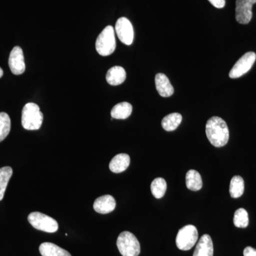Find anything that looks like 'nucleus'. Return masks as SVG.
<instances>
[{
    "label": "nucleus",
    "mask_w": 256,
    "mask_h": 256,
    "mask_svg": "<svg viewBox=\"0 0 256 256\" xmlns=\"http://www.w3.org/2000/svg\"><path fill=\"white\" fill-rule=\"evenodd\" d=\"M3 74H4V72H3L2 69L1 67H0V78L2 77Z\"/></svg>",
    "instance_id": "bb28decb"
},
{
    "label": "nucleus",
    "mask_w": 256,
    "mask_h": 256,
    "mask_svg": "<svg viewBox=\"0 0 256 256\" xmlns=\"http://www.w3.org/2000/svg\"><path fill=\"white\" fill-rule=\"evenodd\" d=\"M9 66L12 73L21 75L25 72L24 57L21 47L15 46L12 50L9 58Z\"/></svg>",
    "instance_id": "9d476101"
},
{
    "label": "nucleus",
    "mask_w": 256,
    "mask_h": 256,
    "mask_svg": "<svg viewBox=\"0 0 256 256\" xmlns=\"http://www.w3.org/2000/svg\"><path fill=\"white\" fill-rule=\"evenodd\" d=\"M43 114L36 104L28 102L24 107L22 112V124L28 130L40 129L43 122Z\"/></svg>",
    "instance_id": "f03ea898"
},
{
    "label": "nucleus",
    "mask_w": 256,
    "mask_h": 256,
    "mask_svg": "<svg viewBox=\"0 0 256 256\" xmlns=\"http://www.w3.org/2000/svg\"><path fill=\"white\" fill-rule=\"evenodd\" d=\"M234 224L237 228H246L249 224L248 214L246 210L240 208L234 214Z\"/></svg>",
    "instance_id": "5701e85b"
},
{
    "label": "nucleus",
    "mask_w": 256,
    "mask_h": 256,
    "mask_svg": "<svg viewBox=\"0 0 256 256\" xmlns=\"http://www.w3.org/2000/svg\"><path fill=\"white\" fill-rule=\"evenodd\" d=\"M166 191V182L164 178H154L151 184V192L156 198H161L164 196Z\"/></svg>",
    "instance_id": "4be33fe9"
},
{
    "label": "nucleus",
    "mask_w": 256,
    "mask_h": 256,
    "mask_svg": "<svg viewBox=\"0 0 256 256\" xmlns=\"http://www.w3.org/2000/svg\"><path fill=\"white\" fill-rule=\"evenodd\" d=\"M126 72L122 67H112L108 70L106 74V80L111 86H118L126 80Z\"/></svg>",
    "instance_id": "2eb2a0df"
},
{
    "label": "nucleus",
    "mask_w": 256,
    "mask_h": 256,
    "mask_svg": "<svg viewBox=\"0 0 256 256\" xmlns=\"http://www.w3.org/2000/svg\"><path fill=\"white\" fill-rule=\"evenodd\" d=\"M117 246L122 256H138L140 254V244L136 236L129 232L120 234Z\"/></svg>",
    "instance_id": "20e7f679"
},
{
    "label": "nucleus",
    "mask_w": 256,
    "mask_h": 256,
    "mask_svg": "<svg viewBox=\"0 0 256 256\" xmlns=\"http://www.w3.org/2000/svg\"><path fill=\"white\" fill-rule=\"evenodd\" d=\"M198 238V230L193 225H186L178 232L176 245L180 250H188L196 244Z\"/></svg>",
    "instance_id": "423d86ee"
},
{
    "label": "nucleus",
    "mask_w": 256,
    "mask_h": 256,
    "mask_svg": "<svg viewBox=\"0 0 256 256\" xmlns=\"http://www.w3.org/2000/svg\"><path fill=\"white\" fill-rule=\"evenodd\" d=\"M40 252L42 256H72L67 250L48 242H43L40 245Z\"/></svg>",
    "instance_id": "dca6fc26"
},
{
    "label": "nucleus",
    "mask_w": 256,
    "mask_h": 256,
    "mask_svg": "<svg viewBox=\"0 0 256 256\" xmlns=\"http://www.w3.org/2000/svg\"><path fill=\"white\" fill-rule=\"evenodd\" d=\"M12 174L13 170L10 166H4L0 169V201L4 198L6 186Z\"/></svg>",
    "instance_id": "412c9836"
},
{
    "label": "nucleus",
    "mask_w": 256,
    "mask_h": 256,
    "mask_svg": "<svg viewBox=\"0 0 256 256\" xmlns=\"http://www.w3.org/2000/svg\"><path fill=\"white\" fill-rule=\"evenodd\" d=\"M182 121V116L178 112H173L165 116L162 120V126L168 132L174 131L178 127Z\"/></svg>",
    "instance_id": "a211bd4d"
},
{
    "label": "nucleus",
    "mask_w": 256,
    "mask_h": 256,
    "mask_svg": "<svg viewBox=\"0 0 256 256\" xmlns=\"http://www.w3.org/2000/svg\"><path fill=\"white\" fill-rule=\"evenodd\" d=\"M156 89L160 96L170 97L174 94V90L169 78L164 74H158L156 76Z\"/></svg>",
    "instance_id": "f8f14e48"
},
{
    "label": "nucleus",
    "mask_w": 256,
    "mask_h": 256,
    "mask_svg": "<svg viewBox=\"0 0 256 256\" xmlns=\"http://www.w3.org/2000/svg\"><path fill=\"white\" fill-rule=\"evenodd\" d=\"M256 60L255 52H250L245 54L234 66L229 73V77L233 79L240 78L250 70Z\"/></svg>",
    "instance_id": "0eeeda50"
},
{
    "label": "nucleus",
    "mask_w": 256,
    "mask_h": 256,
    "mask_svg": "<svg viewBox=\"0 0 256 256\" xmlns=\"http://www.w3.org/2000/svg\"><path fill=\"white\" fill-rule=\"evenodd\" d=\"M132 106L128 102H122L117 104L111 110V116L114 119H127L132 114Z\"/></svg>",
    "instance_id": "f3484780"
},
{
    "label": "nucleus",
    "mask_w": 256,
    "mask_h": 256,
    "mask_svg": "<svg viewBox=\"0 0 256 256\" xmlns=\"http://www.w3.org/2000/svg\"><path fill=\"white\" fill-rule=\"evenodd\" d=\"M116 206L114 197L111 195H104L96 198L94 204V208L97 213L107 214L114 212Z\"/></svg>",
    "instance_id": "9b49d317"
},
{
    "label": "nucleus",
    "mask_w": 256,
    "mask_h": 256,
    "mask_svg": "<svg viewBox=\"0 0 256 256\" xmlns=\"http://www.w3.org/2000/svg\"><path fill=\"white\" fill-rule=\"evenodd\" d=\"M206 134L208 141L216 148H222L228 143L229 130L226 122L220 117L210 118L206 124Z\"/></svg>",
    "instance_id": "f257e3e1"
},
{
    "label": "nucleus",
    "mask_w": 256,
    "mask_h": 256,
    "mask_svg": "<svg viewBox=\"0 0 256 256\" xmlns=\"http://www.w3.org/2000/svg\"><path fill=\"white\" fill-rule=\"evenodd\" d=\"M256 0H236V18L240 24L250 22L252 16V8Z\"/></svg>",
    "instance_id": "6e6552de"
},
{
    "label": "nucleus",
    "mask_w": 256,
    "mask_h": 256,
    "mask_svg": "<svg viewBox=\"0 0 256 256\" xmlns=\"http://www.w3.org/2000/svg\"><path fill=\"white\" fill-rule=\"evenodd\" d=\"M130 163V158L127 154L121 153L111 160L109 168L114 173H121L126 171Z\"/></svg>",
    "instance_id": "4468645a"
},
{
    "label": "nucleus",
    "mask_w": 256,
    "mask_h": 256,
    "mask_svg": "<svg viewBox=\"0 0 256 256\" xmlns=\"http://www.w3.org/2000/svg\"><path fill=\"white\" fill-rule=\"evenodd\" d=\"M214 245L208 234L202 236L197 244L193 256H213Z\"/></svg>",
    "instance_id": "ddd939ff"
},
{
    "label": "nucleus",
    "mask_w": 256,
    "mask_h": 256,
    "mask_svg": "<svg viewBox=\"0 0 256 256\" xmlns=\"http://www.w3.org/2000/svg\"><path fill=\"white\" fill-rule=\"evenodd\" d=\"M245 186H244V178L240 176H234L230 180V196L234 198H239L244 194Z\"/></svg>",
    "instance_id": "aec40b11"
},
{
    "label": "nucleus",
    "mask_w": 256,
    "mask_h": 256,
    "mask_svg": "<svg viewBox=\"0 0 256 256\" xmlns=\"http://www.w3.org/2000/svg\"><path fill=\"white\" fill-rule=\"evenodd\" d=\"M116 32L121 42L126 45L132 44L134 40V30L128 18H121L118 20L116 24Z\"/></svg>",
    "instance_id": "1a4fd4ad"
},
{
    "label": "nucleus",
    "mask_w": 256,
    "mask_h": 256,
    "mask_svg": "<svg viewBox=\"0 0 256 256\" xmlns=\"http://www.w3.org/2000/svg\"><path fill=\"white\" fill-rule=\"evenodd\" d=\"M28 220L34 228L46 233H55L58 229L54 218L40 212H32L28 216Z\"/></svg>",
    "instance_id": "39448f33"
},
{
    "label": "nucleus",
    "mask_w": 256,
    "mask_h": 256,
    "mask_svg": "<svg viewBox=\"0 0 256 256\" xmlns=\"http://www.w3.org/2000/svg\"><path fill=\"white\" fill-rule=\"evenodd\" d=\"M186 188L192 191L196 192L202 188V178L201 175L194 170L188 172L186 174Z\"/></svg>",
    "instance_id": "6ab92c4d"
},
{
    "label": "nucleus",
    "mask_w": 256,
    "mask_h": 256,
    "mask_svg": "<svg viewBox=\"0 0 256 256\" xmlns=\"http://www.w3.org/2000/svg\"><path fill=\"white\" fill-rule=\"evenodd\" d=\"M208 2L214 6H215L216 8H218V9L224 8L226 4V0H208Z\"/></svg>",
    "instance_id": "393cba45"
},
{
    "label": "nucleus",
    "mask_w": 256,
    "mask_h": 256,
    "mask_svg": "<svg viewBox=\"0 0 256 256\" xmlns=\"http://www.w3.org/2000/svg\"><path fill=\"white\" fill-rule=\"evenodd\" d=\"M244 256H256V250L254 248L248 246L244 249Z\"/></svg>",
    "instance_id": "a878e982"
},
{
    "label": "nucleus",
    "mask_w": 256,
    "mask_h": 256,
    "mask_svg": "<svg viewBox=\"0 0 256 256\" xmlns=\"http://www.w3.org/2000/svg\"><path fill=\"white\" fill-rule=\"evenodd\" d=\"M116 48L114 30L112 26H107L98 36L96 48L98 53L102 56L112 54Z\"/></svg>",
    "instance_id": "7ed1b4c3"
},
{
    "label": "nucleus",
    "mask_w": 256,
    "mask_h": 256,
    "mask_svg": "<svg viewBox=\"0 0 256 256\" xmlns=\"http://www.w3.org/2000/svg\"><path fill=\"white\" fill-rule=\"evenodd\" d=\"M11 130V120L6 112H0V142L8 137Z\"/></svg>",
    "instance_id": "b1692460"
}]
</instances>
